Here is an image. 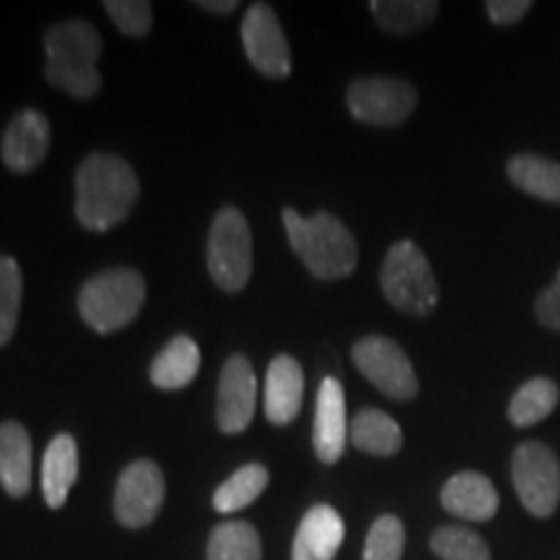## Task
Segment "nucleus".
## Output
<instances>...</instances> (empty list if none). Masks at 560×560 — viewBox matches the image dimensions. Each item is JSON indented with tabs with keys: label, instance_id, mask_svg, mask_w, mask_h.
<instances>
[{
	"label": "nucleus",
	"instance_id": "473e14b6",
	"mask_svg": "<svg viewBox=\"0 0 560 560\" xmlns=\"http://www.w3.org/2000/svg\"><path fill=\"white\" fill-rule=\"evenodd\" d=\"M198 9L202 11H210V13H231L240 9V3L236 0H200V3H195Z\"/></svg>",
	"mask_w": 560,
	"mask_h": 560
},
{
	"label": "nucleus",
	"instance_id": "9b49d317",
	"mask_svg": "<svg viewBox=\"0 0 560 560\" xmlns=\"http://www.w3.org/2000/svg\"><path fill=\"white\" fill-rule=\"evenodd\" d=\"M244 52L252 66L268 79H289L291 75V50L283 26L268 3L249 5L242 21Z\"/></svg>",
	"mask_w": 560,
	"mask_h": 560
},
{
	"label": "nucleus",
	"instance_id": "f03ea898",
	"mask_svg": "<svg viewBox=\"0 0 560 560\" xmlns=\"http://www.w3.org/2000/svg\"><path fill=\"white\" fill-rule=\"evenodd\" d=\"M45 75L52 86L73 100H91L100 94L102 75L96 62L102 55V37L89 21L68 19L45 34Z\"/></svg>",
	"mask_w": 560,
	"mask_h": 560
},
{
	"label": "nucleus",
	"instance_id": "c756f323",
	"mask_svg": "<svg viewBox=\"0 0 560 560\" xmlns=\"http://www.w3.org/2000/svg\"><path fill=\"white\" fill-rule=\"evenodd\" d=\"M104 11L128 37H145L151 32L153 9L149 0H104Z\"/></svg>",
	"mask_w": 560,
	"mask_h": 560
},
{
	"label": "nucleus",
	"instance_id": "4be33fe9",
	"mask_svg": "<svg viewBox=\"0 0 560 560\" xmlns=\"http://www.w3.org/2000/svg\"><path fill=\"white\" fill-rule=\"evenodd\" d=\"M350 441L355 450L374 457H395L402 450V431L395 418L382 410H361L350 423Z\"/></svg>",
	"mask_w": 560,
	"mask_h": 560
},
{
	"label": "nucleus",
	"instance_id": "2f4dec72",
	"mask_svg": "<svg viewBox=\"0 0 560 560\" xmlns=\"http://www.w3.org/2000/svg\"><path fill=\"white\" fill-rule=\"evenodd\" d=\"M488 19L499 26H514L532 11V0H488Z\"/></svg>",
	"mask_w": 560,
	"mask_h": 560
},
{
	"label": "nucleus",
	"instance_id": "1a4fd4ad",
	"mask_svg": "<svg viewBox=\"0 0 560 560\" xmlns=\"http://www.w3.org/2000/svg\"><path fill=\"white\" fill-rule=\"evenodd\" d=\"M348 109L355 120L374 128H395L408 120L418 104V91L402 79L369 75L348 86Z\"/></svg>",
	"mask_w": 560,
	"mask_h": 560
},
{
	"label": "nucleus",
	"instance_id": "6e6552de",
	"mask_svg": "<svg viewBox=\"0 0 560 560\" xmlns=\"http://www.w3.org/2000/svg\"><path fill=\"white\" fill-rule=\"evenodd\" d=\"M353 363L389 400L408 402L418 395L416 369L405 350L384 335H369L353 346Z\"/></svg>",
	"mask_w": 560,
	"mask_h": 560
},
{
	"label": "nucleus",
	"instance_id": "ddd939ff",
	"mask_svg": "<svg viewBox=\"0 0 560 560\" xmlns=\"http://www.w3.org/2000/svg\"><path fill=\"white\" fill-rule=\"evenodd\" d=\"M348 436L346 392L335 376H325L317 392V412H314V452L319 462L335 465L346 452Z\"/></svg>",
	"mask_w": 560,
	"mask_h": 560
},
{
	"label": "nucleus",
	"instance_id": "423d86ee",
	"mask_svg": "<svg viewBox=\"0 0 560 560\" xmlns=\"http://www.w3.org/2000/svg\"><path fill=\"white\" fill-rule=\"evenodd\" d=\"M208 270L221 291L247 289L252 276V231L240 208H221L208 234Z\"/></svg>",
	"mask_w": 560,
	"mask_h": 560
},
{
	"label": "nucleus",
	"instance_id": "cd10ccee",
	"mask_svg": "<svg viewBox=\"0 0 560 560\" xmlns=\"http://www.w3.org/2000/svg\"><path fill=\"white\" fill-rule=\"evenodd\" d=\"M21 291H24V280H21L19 262L0 255V346H5L16 332Z\"/></svg>",
	"mask_w": 560,
	"mask_h": 560
},
{
	"label": "nucleus",
	"instance_id": "412c9836",
	"mask_svg": "<svg viewBox=\"0 0 560 560\" xmlns=\"http://www.w3.org/2000/svg\"><path fill=\"white\" fill-rule=\"evenodd\" d=\"M506 174L511 185L545 202L560 206V164L537 153H516L509 159Z\"/></svg>",
	"mask_w": 560,
	"mask_h": 560
},
{
	"label": "nucleus",
	"instance_id": "9d476101",
	"mask_svg": "<svg viewBox=\"0 0 560 560\" xmlns=\"http://www.w3.org/2000/svg\"><path fill=\"white\" fill-rule=\"evenodd\" d=\"M166 482L159 465L138 459L125 467L115 488V516L122 527L140 529L156 520L164 503Z\"/></svg>",
	"mask_w": 560,
	"mask_h": 560
},
{
	"label": "nucleus",
	"instance_id": "dca6fc26",
	"mask_svg": "<svg viewBox=\"0 0 560 560\" xmlns=\"http://www.w3.org/2000/svg\"><path fill=\"white\" fill-rule=\"evenodd\" d=\"M441 506L465 522H490L499 514V490L486 475L465 470L444 482Z\"/></svg>",
	"mask_w": 560,
	"mask_h": 560
},
{
	"label": "nucleus",
	"instance_id": "c85d7f7f",
	"mask_svg": "<svg viewBox=\"0 0 560 560\" xmlns=\"http://www.w3.org/2000/svg\"><path fill=\"white\" fill-rule=\"evenodd\" d=\"M405 550V527L397 516L384 514L371 524L366 545H363V560H402Z\"/></svg>",
	"mask_w": 560,
	"mask_h": 560
},
{
	"label": "nucleus",
	"instance_id": "0eeeda50",
	"mask_svg": "<svg viewBox=\"0 0 560 560\" xmlns=\"http://www.w3.org/2000/svg\"><path fill=\"white\" fill-rule=\"evenodd\" d=\"M511 482L522 506L537 520L556 514L560 503V462L542 441H522L511 457Z\"/></svg>",
	"mask_w": 560,
	"mask_h": 560
},
{
	"label": "nucleus",
	"instance_id": "393cba45",
	"mask_svg": "<svg viewBox=\"0 0 560 560\" xmlns=\"http://www.w3.org/2000/svg\"><path fill=\"white\" fill-rule=\"evenodd\" d=\"M208 560H262V542L249 522H223L210 532Z\"/></svg>",
	"mask_w": 560,
	"mask_h": 560
},
{
	"label": "nucleus",
	"instance_id": "aec40b11",
	"mask_svg": "<svg viewBox=\"0 0 560 560\" xmlns=\"http://www.w3.org/2000/svg\"><path fill=\"white\" fill-rule=\"evenodd\" d=\"M200 371V348L190 335H177L151 363V382L159 389H185Z\"/></svg>",
	"mask_w": 560,
	"mask_h": 560
},
{
	"label": "nucleus",
	"instance_id": "bb28decb",
	"mask_svg": "<svg viewBox=\"0 0 560 560\" xmlns=\"http://www.w3.org/2000/svg\"><path fill=\"white\" fill-rule=\"evenodd\" d=\"M431 550L436 552L441 560H490V548L482 540L478 532L454 527H439L431 535Z\"/></svg>",
	"mask_w": 560,
	"mask_h": 560
},
{
	"label": "nucleus",
	"instance_id": "a878e982",
	"mask_svg": "<svg viewBox=\"0 0 560 560\" xmlns=\"http://www.w3.org/2000/svg\"><path fill=\"white\" fill-rule=\"evenodd\" d=\"M268 470L262 465H244L226 482H221L213 493V506L221 514H234L249 503H255L268 488Z\"/></svg>",
	"mask_w": 560,
	"mask_h": 560
},
{
	"label": "nucleus",
	"instance_id": "39448f33",
	"mask_svg": "<svg viewBox=\"0 0 560 560\" xmlns=\"http://www.w3.org/2000/svg\"><path fill=\"white\" fill-rule=\"evenodd\" d=\"M382 293L397 312L408 317H429L439 304V283L418 244L408 240L392 244L380 270Z\"/></svg>",
	"mask_w": 560,
	"mask_h": 560
},
{
	"label": "nucleus",
	"instance_id": "5701e85b",
	"mask_svg": "<svg viewBox=\"0 0 560 560\" xmlns=\"http://www.w3.org/2000/svg\"><path fill=\"white\" fill-rule=\"evenodd\" d=\"M376 24L389 34H416L439 16L436 0H374L369 5Z\"/></svg>",
	"mask_w": 560,
	"mask_h": 560
},
{
	"label": "nucleus",
	"instance_id": "7c9ffc66",
	"mask_svg": "<svg viewBox=\"0 0 560 560\" xmlns=\"http://www.w3.org/2000/svg\"><path fill=\"white\" fill-rule=\"evenodd\" d=\"M535 314L540 319L542 327H548L552 332H560V270L552 278V283L545 289L535 301Z\"/></svg>",
	"mask_w": 560,
	"mask_h": 560
},
{
	"label": "nucleus",
	"instance_id": "f257e3e1",
	"mask_svg": "<svg viewBox=\"0 0 560 560\" xmlns=\"http://www.w3.org/2000/svg\"><path fill=\"white\" fill-rule=\"evenodd\" d=\"M140 185L128 161L91 153L75 174V219L91 231H109L136 208Z\"/></svg>",
	"mask_w": 560,
	"mask_h": 560
},
{
	"label": "nucleus",
	"instance_id": "20e7f679",
	"mask_svg": "<svg viewBox=\"0 0 560 560\" xmlns=\"http://www.w3.org/2000/svg\"><path fill=\"white\" fill-rule=\"evenodd\" d=\"M145 301V280L132 268H112L89 278L79 293V312L91 330L109 335L128 327Z\"/></svg>",
	"mask_w": 560,
	"mask_h": 560
},
{
	"label": "nucleus",
	"instance_id": "2eb2a0df",
	"mask_svg": "<svg viewBox=\"0 0 560 560\" xmlns=\"http://www.w3.org/2000/svg\"><path fill=\"white\" fill-rule=\"evenodd\" d=\"M342 540H346L342 516L327 503H317L299 524L291 560H335Z\"/></svg>",
	"mask_w": 560,
	"mask_h": 560
},
{
	"label": "nucleus",
	"instance_id": "b1692460",
	"mask_svg": "<svg viewBox=\"0 0 560 560\" xmlns=\"http://www.w3.org/2000/svg\"><path fill=\"white\" fill-rule=\"evenodd\" d=\"M558 384L552 380H545V376H537V380L524 382L514 392V397L509 402V420L516 429H529V425H537L540 420L548 418L558 408Z\"/></svg>",
	"mask_w": 560,
	"mask_h": 560
},
{
	"label": "nucleus",
	"instance_id": "f8f14e48",
	"mask_svg": "<svg viewBox=\"0 0 560 560\" xmlns=\"http://www.w3.org/2000/svg\"><path fill=\"white\" fill-rule=\"evenodd\" d=\"M257 410V376L247 355H231L223 363L219 380V405L215 420L223 433H242L249 429Z\"/></svg>",
	"mask_w": 560,
	"mask_h": 560
},
{
	"label": "nucleus",
	"instance_id": "a211bd4d",
	"mask_svg": "<svg viewBox=\"0 0 560 560\" xmlns=\"http://www.w3.org/2000/svg\"><path fill=\"white\" fill-rule=\"evenodd\" d=\"M0 486L11 499H24L32 486V439L16 420L0 423Z\"/></svg>",
	"mask_w": 560,
	"mask_h": 560
},
{
	"label": "nucleus",
	"instance_id": "6ab92c4d",
	"mask_svg": "<svg viewBox=\"0 0 560 560\" xmlns=\"http://www.w3.org/2000/svg\"><path fill=\"white\" fill-rule=\"evenodd\" d=\"M75 480H79V446L70 433H58L42 459V493H45L47 506H66Z\"/></svg>",
	"mask_w": 560,
	"mask_h": 560
},
{
	"label": "nucleus",
	"instance_id": "7ed1b4c3",
	"mask_svg": "<svg viewBox=\"0 0 560 560\" xmlns=\"http://www.w3.org/2000/svg\"><path fill=\"white\" fill-rule=\"evenodd\" d=\"M283 226L289 234L291 249L306 270L319 280L348 278L359 265V247L346 223L332 213H314L312 219L296 213L293 208H283Z\"/></svg>",
	"mask_w": 560,
	"mask_h": 560
},
{
	"label": "nucleus",
	"instance_id": "4468645a",
	"mask_svg": "<svg viewBox=\"0 0 560 560\" xmlns=\"http://www.w3.org/2000/svg\"><path fill=\"white\" fill-rule=\"evenodd\" d=\"M47 151H50V122L37 109H24L9 122L3 132V143H0V153H3V164L11 172L26 174L45 161Z\"/></svg>",
	"mask_w": 560,
	"mask_h": 560
},
{
	"label": "nucleus",
	"instance_id": "f3484780",
	"mask_svg": "<svg viewBox=\"0 0 560 560\" xmlns=\"http://www.w3.org/2000/svg\"><path fill=\"white\" fill-rule=\"evenodd\" d=\"M304 400V371L291 355H276L265 376V416L272 425L296 420Z\"/></svg>",
	"mask_w": 560,
	"mask_h": 560
}]
</instances>
